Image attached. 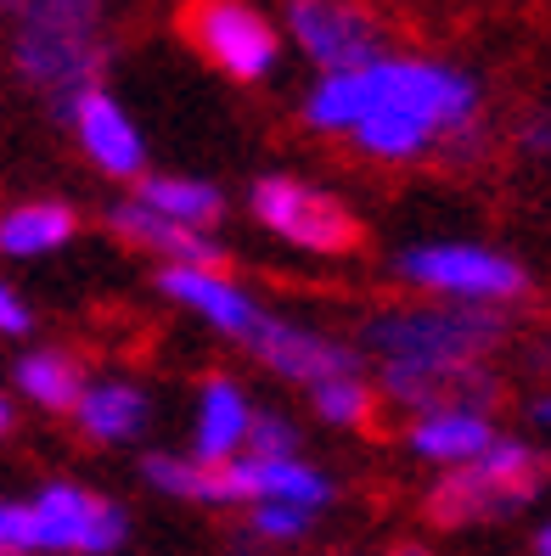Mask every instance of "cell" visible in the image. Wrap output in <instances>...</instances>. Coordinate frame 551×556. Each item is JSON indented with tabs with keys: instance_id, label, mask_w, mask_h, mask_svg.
Masks as SVG:
<instances>
[{
	"instance_id": "7a4b0ae2",
	"label": "cell",
	"mask_w": 551,
	"mask_h": 556,
	"mask_svg": "<svg viewBox=\"0 0 551 556\" xmlns=\"http://www.w3.org/2000/svg\"><path fill=\"white\" fill-rule=\"evenodd\" d=\"M501 338L506 315L467 304H400L361 326V349L377 359L383 394L411 416L444 405L496 410L501 377L490 371V354Z\"/></svg>"
},
{
	"instance_id": "ba28073f",
	"label": "cell",
	"mask_w": 551,
	"mask_h": 556,
	"mask_svg": "<svg viewBox=\"0 0 551 556\" xmlns=\"http://www.w3.org/2000/svg\"><path fill=\"white\" fill-rule=\"evenodd\" d=\"M180 28H186V40L237 85H259L281 56L276 23L259 12L253 0H191Z\"/></svg>"
},
{
	"instance_id": "83f0119b",
	"label": "cell",
	"mask_w": 551,
	"mask_h": 556,
	"mask_svg": "<svg viewBox=\"0 0 551 556\" xmlns=\"http://www.w3.org/2000/svg\"><path fill=\"white\" fill-rule=\"evenodd\" d=\"M529 147H535V152H546V118H535V124H529Z\"/></svg>"
},
{
	"instance_id": "8992f818",
	"label": "cell",
	"mask_w": 551,
	"mask_h": 556,
	"mask_svg": "<svg viewBox=\"0 0 551 556\" xmlns=\"http://www.w3.org/2000/svg\"><path fill=\"white\" fill-rule=\"evenodd\" d=\"M395 276L434 304H467V309H506L529 299V270L512 253L478 248V242H423L395 258Z\"/></svg>"
},
{
	"instance_id": "2e32d148",
	"label": "cell",
	"mask_w": 551,
	"mask_h": 556,
	"mask_svg": "<svg viewBox=\"0 0 551 556\" xmlns=\"http://www.w3.org/2000/svg\"><path fill=\"white\" fill-rule=\"evenodd\" d=\"M501 433H496V421L490 410H467V405H444V410H428V416H416L411 421V455H423V462L434 467H467L478 462L484 450H490Z\"/></svg>"
},
{
	"instance_id": "f546056e",
	"label": "cell",
	"mask_w": 551,
	"mask_h": 556,
	"mask_svg": "<svg viewBox=\"0 0 551 556\" xmlns=\"http://www.w3.org/2000/svg\"><path fill=\"white\" fill-rule=\"evenodd\" d=\"M0 7H7V12H23V7H35V0H0Z\"/></svg>"
},
{
	"instance_id": "52a82bcc",
	"label": "cell",
	"mask_w": 551,
	"mask_h": 556,
	"mask_svg": "<svg viewBox=\"0 0 551 556\" xmlns=\"http://www.w3.org/2000/svg\"><path fill=\"white\" fill-rule=\"evenodd\" d=\"M253 219L271 237H281L299 253H349L361 248V219H354L333 191H321L293 175H265L253 180Z\"/></svg>"
},
{
	"instance_id": "9a60e30c",
	"label": "cell",
	"mask_w": 551,
	"mask_h": 556,
	"mask_svg": "<svg viewBox=\"0 0 551 556\" xmlns=\"http://www.w3.org/2000/svg\"><path fill=\"white\" fill-rule=\"evenodd\" d=\"M108 225H113L118 242L141 248V253H158L164 265H220V270H225V248H220L214 237L186 231V225H175V219H164V214H152V208L136 203V198L113 203Z\"/></svg>"
},
{
	"instance_id": "e0dca14e",
	"label": "cell",
	"mask_w": 551,
	"mask_h": 556,
	"mask_svg": "<svg viewBox=\"0 0 551 556\" xmlns=\"http://www.w3.org/2000/svg\"><path fill=\"white\" fill-rule=\"evenodd\" d=\"M68 416H74V428L90 444H129V439L147 433L152 400H147V388L118 382V377L113 382H85V394H79V405Z\"/></svg>"
},
{
	"instance_id": "d4e9b609",
	"label": "cell",
	"mask_w": 551,
	"mask_h": 556,
	"mask_svg": "<svg viewBox=\"0 0 551 556\" xmlns=\"http://www.w3.org/2000/svg\"><path fill=\"white\" fill-rule=\"evenodd\" d=\"M23 332H35V315H28V304L0 281V338H23Z\"/></svg>"
},
{
	"instance_id": "5b68a950",
	"label": "cell",
	"mask_w": 551,
	"mask_h": 556,
	"mask_svg": "<svg viewBox=\"0 0 551 556\" xmlns=\"http://www.w3.org/2000/svg\"><path fill=\"white\" fill-rule=\"evenodd\" d=\"M540 489H546L540 455L524 439H496L478 462L439 472V483L423 495V517L434 529H467V522H490L529 506Z\"/></svg>"
},
{
	"instance_id": "603a6c76",
	"label": "cell",
	"mask_w": 551,
	"mask_h": 556,
	"mask_svg": "<svg viewBox=\"0 0 551 556\" xmlns=\"http://www.w3.org/2000/svg\"><path fill=\"white\" fill-rule=\"evenodd\" d=\"M242 455H265V462H287L299 455V428L287 421L281 410H253L248 421V439H242Z\"/></svg>"
},
{
	"instance_id": "f1b7e54d",
	"label": "cell",
	"mask_w": 551,
	"mask_h": 556,
	"mask_svg": "<svg viewBox=\"0 0 551 556\" xmlns=\"http://www.w3.org/2000/svg\"><path fill=\"white\" fill-rule=\"evenodd\" d=\"M388 556H428V551H423V545H395Z\"/></svg>"
},
{
	"instance_id": "3957f363",
	"label": "cell",
	"mask_w": 551,
	"mask_h": 556,
	"mask_svg": "<svg viewBox=\"0 0 551 556\" xmlns=\"http://www.w3.org/2000/svg\"><path fill=\"white\" fill-rule=\"evenodd\" d=\"M124 534V511L68 478L35 501H0V556H113Z\"/></svg>"
},
{
	"instance_id": "4fadbf2b",
	"label": "cell",
	"mask_w": 551,
	"mask_h": 556,
	"mask_svg": "<svg viewBox=\"0 0 551 556\" xmlns=\"http://www.w3.org/2000/svg\"><path fill=\"white\" fill-rule=\"evenodd\" d=\"M68 118H74V136H79L85 157H90L102 175H113V180H141V175H147L141 129L129 124V113L113 102L102 85L68 96Z\"/></svg>"
},
{
	"instance_id": "5bb4252c",
	"label": "cell",
	"mask_w": 551,
	"mask_h": 556,
	"mask_svg": "<svg viewBox=\"0 0 551 556\" xmlns=\"http://www.w3.org/2000/svg\"><path fill=\"white\" fill-rule=\"evenodd\" d=\"M248 421H253V400L242 394L237 377H203L198 388V421H191V462L198 467H220L242 455L248 439Z\"/></svg>"
},
{
	"instance_id": "ac0fdd59",
	"label": "cell",
	"mask_w": 551,
	"mask_h": 556,
	"mask_svg": "<svg viewBox=\"0 0 551 556\" xmlns=\"http://www.w3.org/2000/svg\"><path fill=\"white\" fill-rule=\"evenodd\" d=\"M79 237V214L68 203H17L0 214V253L7 258H40V253H57Z\"/></svg>"
},
{
	"instance_id": "30bf717a",
	"label": "cell",
	"mask_w": 551,
	"mask_h": 556,
	"mask_svg": "<svg viewBox=\"0 0 551 556\" xmlns=\"http://www.w3.org/2000/svg\"><path fill=\"white\" fill-rule=\"evenodd\" d=\"M242 349H248L271 377L299 382V388H315V382H327V377L361 371V349H354V343H338V338H327V332H315V326L281 320V315H259L253 332L242 338Z\"/></svg>"
},
{
	"instance_id": "4316f807",
	"label": "cell",
	"mask_w": 551,
	"mask_h": 556,
	"mask_svg": "<svg viewBox=\"0 0 551 556\" xmlns=\"http://www.w3.org/2000/svg\"><path fill=\"white\" fill-rule=\"evenodd\" d=\"M12 421H17V416H12V400H7V394H0V439H7V433H12Z\"/></svg>"
},
{
	"instance_id": "7c38bea8",
	"label": "cell",
	"mask_w": 551,
	"mask_h": 556,
	"mask_svg": "<svg viewBox=\"0 0 551 556\" xmlns=\"http://www.w3.org/2000/svg\"><path fill=\"white\" fill-rule=\"evenodd\" d=\"M158 292L175 299L180 309H191L209 332L231 338V343H242L253 332V320L265 315L253 304V292L237 276H225L220 265H164L158 270Z\"/></svg>"
},
{
	"instance_id": "8fae6325",
	"label": "cell",
	"mask_w": 551,
	"mask_h": 556,
	"mask_svg": "<svg viewBox=\"0 0 551 556\" xmlns=\"http://www.w3.org/2000/svg\"><path fill=\"white\" fill-rule=\"evenodd\" d=\"M287 28L321 74H354L383 56V28L354 0H287Z\"/></svg>"
},
{
	"instance_id": "6da1fadb",
	"label": "cell",
	"mask_w": 551,
	"mask_h": 556,
	"mask_svg": "<svg viewBox=\"0 0 551 556\" xmlns=\"http://www.w3.org/2000/svg\"><path fill=\"white\" fill-rule=\"evenodd\" d=\"M304 124L349 136L377 163H411L434 141H467L478 124V85L444 62L377 56L354 74H321L304 96Z\"/></svg>"
},
{
	"instance_id": "cb8c5ba5",
	"label": "cell",
	"mask_w": 551,
	"mask_h": 556,
	"mask_svg": "<svg viewBox=\"0 0 551 556\" xmlns=\"http://www.w3.org/2000/svg\"><path fill=\"white\" fill-rule=\"evenodd\" d=\"M248 522H253V534H259V540H271V545H293V540H304V534H310L315 511H299V506H253V511H248Z\"/></svg>"
},
{
	"instance_id": "277c9868",
	"label": "cell",
	"mask_w": 551,
	"mask_h": 556,
	"mask_svg": "<svg viewBox=\"0 0 551 556\" xmlns=\"http://www.w3.org/2000/svg\"><path fill=\"white\" fill-rule=\"evenodd\" d=\"M17 74L51 90V96H79L96 85L102 68V0H35L17 12Z\"/></svg>"
},
{
	"instance_id": "44dd1931",
	"label": "cell",
	"mask_w": 551,
	"mask_h": 556,
	"mask_svg": "<svg viewBox=\"0 0 551 556\" xmlns=\"http://www.w3.org/2000/svg\"><path fill=\"white\" fill-rule=\"evenodd\" d=\"M310 405H315V416L327 421V428H366L372 410H377V394H372V382L361 371H349V377L315 382L310 388Z\"/></svg>"
},
{
	"instance_id": "7402d4cb",
	"label": "cell",
	"mask_w": 551,
	"mask_h": 556,
	"mask_svg": "<svg viewBox=\"0 0 551 556\" xmlns=\"http://www.w3.org/2000/svg\"><path fill=\"white\" fill-rule=\"evenodd\" d=\"M141 478L158 489V495H175V501H191V506H220L214 467H198L191 455H147Z\"/></svg>"
},
{
	"instance_id": "ffe728a7",
	"label": "cell",
	"mask_w": 551,
	"mask_h": 556,
	"mask_svg": "<svg viewBox=\"0 0 551 556\" xmlns=\"http://www.w3.org/2000/svg\"><path fill=\"white\" fill-rule=\"evenodd\" d=\"M12 377H17V394L35 400L40 410H74L85 394V366L68 349H28L12 366Z\"/></svg>"
},
{
	"instance_id": "9c48e42d",
	"label": "cell",
	"mask_w": 551,
	"mask_h": 556,
	"mask_svg": "<svg viewBox=\"0 0 551 556\" xmlns=\"http://www.w3.org/2000/svg\"><path fill=\"white\" fill-rule=\"evenodd\" d=\"M214 495L220 506H299V511H327L338 483L310 467L304 455H287V462H265V455H231V462L214 467Z\"/></svg>"
},
{
	"instance_id": "484cf974",
	"label": "cell",
	"mask_w": 551,
	"mask_h": 556,
	"mask_svg": "<svg viewBox=\"0 0 551 556\" xmlns=\"http://www.w3.org/2000/svg\"><path fill=\"white\" fill-rule=\"evenodd\" d=\"M535 556H551V522H540V529H535Z\"/></svg>"
},
{
	"instance_id": "d6986e66",
	"label": "cell",
	"mask_w": 551,
	"mask_h": 556,
	"mask_svg": "<svg viewBox=\"0 0 551 556\" xmlns=\"http://www.w3.org/2000/svg\"><path fill=\"white\" fill-rule=\"evenodd\" d=\"M136 203H147L152 214H164V219L186 225V231H203V237L225 219V198H220V186L191 180V175H141Z\"/></svg>"
}]
</instances>
